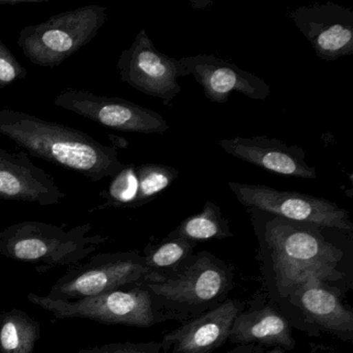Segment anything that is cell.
<instances>
[{
    "instance_id": "cell-8",
    "label": "cell",
    "mask_w": 353,
    "mask_h": 353,
    "mask_svg": "<svg viewBox=\"0 0 353 353\" xmlns=\"http://www.w3.org/2000/svg\"><path fill=\"white\" fill-rule=\"evenodd\" d=\"M228 185L248 210H257L294 222L309 223L352 235L353 224L349 212L330 200L262 185L230 181Z\"/></svg>"
},
{
    "instance_id": "cell-19",
    "label": "cell",
    "mask_w": 353,
    "mask_h": 353,
    "mask_svg": "<svg viewBox=\"0 0 353 353\" xmlns=\"http://www.w3.org/2000/svg\"><path fill=\"white\" fill-rule=\"evenodd\" d=\"M198 243L181 237H165L160 243H150L142 256L150 274L170 276L189 262Z\"/></svg>"
},
{
    "instance_id": "cell-28",
    "label": "cell",
    "mask_w": 353,
    "mask_h": 353,
    "mask_svg": "<svg viewBox=\"0 0 353 353\" xmlns=\"http://www.w3.org/2000/svg\"><path fill=\"white\" fill-rule=\"evenodd\" d=\"M325 351H328L330 353H339L336 349L334 348H328V347H325Z\"/></svg>"
},
{
    "instance_id": "cell-13",
    "label": "cell",
    "mask_w": 353,
    "mask_h": 353,
    "mask_svg": "<svg viewBox=\"0 0 353 353\" xmlns=\"http://www.w3.org/2000/svg\"><path fill=\"white\" fill-rule=\"evenodd\" d=\"M245 307L243 301L227 299L214 309L183 322L164 334L161 341L163 352H214L228 342L234 320Z\"/></svg>"
},
{
    "instance_id": "cell-25",
    "label": "cell",
    "mask_w": 353,
    "mask_h": 353,
    "mask_svg": "<svg viewBox=\"0 0 353 353\" xmlns=\"http://www.w3.org/2000/svg\"><path fill=\"white\" fill-rule=\"evenodd\" d=\"M228 353H286V351L281 347L268 348V347L259 344H250L236 345V347H234Z\"/></svg>"
},
{
    "instance_id": "cell-4",
    "label": "cell",
    "mask_w": 353,
    "mask_h": 353,
    "mask_svg": "<svg viewBox=\"0 0 353 353\" xmlns=\"http://www.w3.org/2000/svg\"><path fill=\"white\" fill-rule=\"evenodd\" d=\"M90 224L65 230L57 225L23 221L0 232V256L49 268L75 265L108 241L106 235H90Z\"/></svg>"
},
{
    "instance_id": "cell-9",
    "label": "cell",
    "mask_w": 353,
    "mask_h": 353,
    "mask_svg": "<svg viewBox=\"0 0 353 353\" xmlns=\"http://www.w3.org/2000/svg\"><path fill=\"white\" fill-rule=\"evenodd\" d=\"M345 293L317 279H309L287 299L283 313L291 327L310 336L328 334L353 342V311L344 303Z\"/></svg>"
},
{
    "instance_id": "cell-20",
    "label": "cell",
    "mask_w": 353,
    "mask_h": 353,
    "mask_svg": "<svg viewBox=\"0 0 353 353\" xmlns=\"http://www.w3.org/2000/svg\"><path fill=\"white\" fill-rule=\"evenodd\" d=\"M232 236L230 223L224 218L221 208L214 202L208 201L201 212L185 219L166 237H181L198 243L199 241H221Z\"/></svg>"
},
{
    "instance_id": "cell-11",
    "label": "cell",
    "mask_w": 353,
    "mask_h": 353,
    "mask_svg": "<svg viewBox=\"0 0 353 353\" xmlns=\"http://www.w3.org/2000/svg\"><path fill=\"white\" fill-rule=\"evenodd\" d=\"M53 102L57 107L117 131L164 134L170 129L162 115L125 99L70 88L55 97Z\"/></svg>"
},
{
    "instance_id": "cell-15",
    "label": "cell",
    "mask_w": 353,
    "mask_h": 353,
    "mask_svg": "<svg viewBox=\"0 0 353 353\" xmlns=\"http://www.w3.org/2000/svg\"><path fill=\"white\" fill-rule=\"evenodd\" d=\"M228 342L259 344L268 348L281 347L286 352L296 346L288 319L263 289L253 295L248 307L234 320Z\"/></svg>"
},
{
    "instance_id": "cell-12",
    "label": "cell",
    "mask_w": 353,
    "mask_h": 353,
    "mask_svg": "<svg viewBox=\"0 0 353 353\" xmlns=\"http://www.w3.org/2000/svg\"><path fill=\"white\" fill-rule=\"evenodd\" d=\"M316 55L323 61H336L353 54V12L336 3H316L288 13Z\"/></svg>"
},
{
    "instance_id": "cell-6",
    "label": "cell",
    "mask_w": 353,
    "mask_h": 353,
    "mask_svg": "<svg viewBox=\"0 0 353 353\" xmlns=\"http://www.w3.org/2000/svg\"><path fill=\"white\" fill-rule=\"evenodd\" d=\"M106 21L107 8H78L51 16L42 23L26 26L17 44L30 63L53 69L90 44Z\"/></svg>"
},
{
    "instance_id": "cell-2",
    "label": "cell",
    "mask_w": 353,
    "mask_h": 353,
    "mask_svg": "<svg viewBox=\"0 0 353 353\" xmlns=\"http://www.w3.org/2000/svg\"><path fill=\"white\" fill-rule=\"evenodd\" d=\"M0 135L32 156L79 173L94 183L111 179L125 166L114 146L105 145L79 130L21 111L0 109Z\"/></svg>"
},
{
    "instance_id": "cell-5",
    "label": "cell",
    "mask_w": 353,
    "mask_h": 353,
    "mask_svg": "<svg viewBox=\"0 0 353 353\" xmlns=\"http://www.w3.org/2000/svg\"><path fill=\"white\" fill-rule=\"evenodd\" d=\"M28 299L57 319L76 318L130 327H150L167 321L144 282L74 301H54L36 293H30Z\"/></svg>"
},
{
    "instance_id": "cell-27",
    "label": "cell",
    "mask_w": 353,
    "mask_h": 353,
    "mask_svg": "<svg viewBox=\"0 0 353 353\" xmlns=\"http://www.w3.org/2000/svg\"><path fill=\"white\" fill-rule=\"evenodd\" d=\"M42 1H47V0H17V1H0V5L1 3H14V5H17V3H42Z\"/></svg>"
},
{
    "instance_id": "cell-21",
    "label": "cell",
    "mask_w": 353,
    "mask_h": 353,
    "mask_svg": "<svg viewBox=\"0 0 353 353\" xmlns=\"http://www.w3.org/2000/svg\"><path fill=\"white\" fill-rule=\"evenodd\" d=\"M138 193L133 208L145 205L164 192L179 177L176 169L167 165L142 164L136 166Z\"/></svg>"
},
{
    "instance_id": "cell-3",
    "label": "cell",
    "mask_w": 353,
    "mask_h": 353,
    "mask_svg": "<svg viewBox=\"0 0 353 353\" xmlns=\"http://www.w3.org/2000/svg\"><path fill=\"white\" fill-rule=\"evenodd\" d=\"M144 283L167 321L183 323L228 299L234 288V268L214 254L201 251L174 274H148Z\"/></svg>"
},
{
    "instance_id": "cell-26",
    "label": "cell",
    "mask_w": 353,
    "mask_h": 353,
    "mask_svg": "<svg viewBox=\"0 0 353 353\" xmlns=\"http://www.w3.org/2000/svg\"><path fill=\"white\" fill-rule=\"evenodd\" d=\"M325 351V346L321 344H315V343H311L310 344L309 353H323Z\"/></svg>"
},
{
    "instance_id": "cell-16",
    "label": "cell",
    "mask_w": 353,
    "mask_h": 353,
    "mask_svg": "<svg viewBox=\"0 0 353 353\" xmlns=\"http://www.w3.org/2000/svg\"><path fill=\"white\" fill-rule=\"evenodd\" d=\"M65 198L53 176L32 162L24 152L0 148V199L57 205Z\"/></svg>"
},
{
    "instance_id": "cell-7",
    "label": "cell",
    "mask_w": 353,
    "mask_h": 353,
    "mask_svg": "<svg viewBox=\"0 0 353 353\" xmlns=\"http://www.w3.org/2000/svg\"><path fill=\"white\" fill-rule=\"evenodd\" d=\"M148 268L139 251L99 253L85 263L70 268L46 295L54 301H74L144 282Z\"/></svg>"
},
{
    "instance_id": "cell-14",
    "label": "cell",
    "mask_w": 353,
    "mask_h": 353,
    "mask_svg": "<svg viewBox=\"0 0 353 353\" xmlns=\"http://www.w3.org/2000/svg\"><path fill=\"white\" fill-rule=\"evenodd\" d=\"M179 61L188 75L193 76L202 86L206 98L212 102H228L234 92L258 101H264L270 94V85L261 78L214 55L183 57Z\"/></svg>"
},
{
    "instance_id": "cell-17",
    "label": "cell",
    "mask_w": 353,
    "mask_h": 353,
    "mask_svg": "<svg viewBox=\"0 0 353 353\" xmlns=\"http://www.w3.org/2000/svg\"><path fill=\"white\" fill-rule=\"evenodd\" d=\"M221 148L231 156L282 176L314 179L315 167L305 162V150L264 136L223 139Z\"/></svg>"
},
{
    "instance_id": "cell-24",
    "label": "cell",
    "mask_w": 353,
    "mask_h": 353,
    "mask_svg": "<svg viewBox=\"0 0 353 353\" xmlns=\"http://www.w3.org/2000/svg\"><path fill=\"white\" fill-rule=\"evenodd\" d=\"M162 345L161 342H121L110 343L102 346L92 347L82 349L76 353H161Z\"/></svg>"
},
{
    "instance_id": "cell-23",
    "label": "cell",
    "mask_w": 353,
    "mask_h": 353,
    "mask_svg": "<svg viewBox=\"0 0 353 353\" xmlns=\"http://www.w3.org/2000/svg\"><path fill=\"white\" fill-rule=\"evenodd\" d=\"M28 70L17 61L12 51L0 41V88L28 77Z\"/></svg>"
},
{
    "instance_id": "cell-22",
    "label": "cell",
    "mask_w": 353,
    "mask_h": 353,
    "mask_svg": "<svg viewBox=\"0 0 353 353\" xmlns=\"http://www.w3.org/2000/svg\"><path fill=\"white\" fill-rule=\"evenodd\" d=\"M138 193V177L135 165H125V168L111 177L107 190L100 194L105 199L104 208H133Z\"/></svg>"
},
{
    "instance_id": "cell-10",
    "label": "cell",
    "mask_w": 353,
    "mask_h": 353,
    "mask_svg": "<svg viewBox=\"0 0 353 353\" xmlns=\"http://www.w3.org/2000/svg\"><path fill=\"white\" fill-rule=\"evenodd\" d=\"M117 69L121 81L142 94L160 99L166 106L181 92L179 78L189 76L179 59L154 47L145 30H140L131 47L121 52Z\"/></svg>"
},
{
    "instance_id": "cell-18",
    "label": "cell",
    "mask_w": 353,
    "mask_h": 353,
    "mask_svg": "<svg viewBox=\"0 0 353 353\" xmlns=\"http://www.w3.org/2000/svg\"><path fill=\"white\" fill-rule=\"evenodd\" d=\"M40 336V322L22 310L0 313V353H32Z\"/></svg>"
},
{
    "instance_id": "cell-1",
    "label": "cell",
    "mask_w": 353,
    "mask_h": 353,
    "mask_svg": "<svg viewBox=\"0 0 353 353\" xmlns=\"http://www.w3.org/2000/svg\"><path fill=\"white\" fill-rule=\"evenodd\" d=\"M258 241L257 260L268 297L284 310L287 299L309 279L347 294L352 287L350 250L330 228L249 210Z\"/></svg>"
}]
</instances>
